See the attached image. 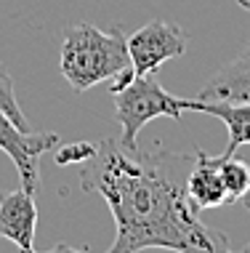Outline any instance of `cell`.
<instances>
[{"label":"cell","mask_w":250,"mask_h":253,"mask_svg":"<svg viewBox=\"0 0 250 253\" xmlns=\"http://www.w3.org/2000/svg\"><path fill=\"white\" fill-rule=\"evenodd\" d=\"M194 160L157 149L128 152L120 141H96V152L80 166V187L109 205L114 243L109 253H133L144 248L221 253L232 243L224 232L200 221L197 205L186 195L184 168Z\"/></svg>","instance_id":"obj_1"},{"label":"cell","mask_w":250,"mask_h":253,"mask_svg":"<svg viewBox=\"0 0 250 253\" xmlns=\"http://www.w3.org/2000/svg\"><path fill=\"white\" fill-rule=\"evenodd\" d=\"M128 64V38L120 27L101 30L91 22H77L64 32L59 70L72 91L83 93L104 80H112Z\"/></svg>","instance_id":"obj_2"},{"label":"cell","mask_w":250,"mask_h":253,"mask_svg":"<svg viewBox=\"0 0 250 253\" xmlns=\"http://www.w3.org/2000/svg\"><path fill=\"white\" fill-rule=\"evenodd\" d=\"M114 99V118L120 123V147L128 152L139 149V133L154 118H173L179 120L186 109V99L168 93L160 80L149 75H136L123 91L112 93Z\"/></svg>","instance_id":"obj_3"},{"label":"cell","mask_w":250,"mask_h":253,"mask_svg":"<svg viewBox=\"0 0 250 253\" xmlns=\"http://www.w3.org/2000/svg\"><path fill=\"white\" fill-rule=\"evenodd\" d=\"M59 141H62V136L53 131H22L0 109V149L13 160V166L19 170V181L27 192H40V157L51 152Z\"/></svg>","instance_id":"obj_4"},{"label":"cell","mask_w":250,"mask_h":253,"mask_svg":"<svg viewBox=\"0 0 250 253\" xmlns=\"http://www.w3.org/2000/svg\"><path fill=\"white\" fill-rule=\"evenodd\" d=\"M186 53V35L179 24L165 19H152L128 38V56L136 75L157 72L165 61Z\"/></svg>","instance_id":"obj_5"},{"label":"cell","mask_w":250,"mask_h":253,"mask_svg":"<svg viewBox=\"0 0 250 253\" xmlns=\"http://www.w3.org/2000/svg\"><path fill=\"white\" fill-rule=\"evenodd\" d=\"M35 229H37V205L35 195L24 187L0 192V237L13 243L24 253L35 251Z\"/></svg>","instance_id":"obj_6"},{"label":"cell","mask_w":250,"mask_h":253,"mask_svg":"<svg viewBox=\"0 0 250 253\" xmlns=\"http://www.w3.org/2000/svg\"><path fill=\"white\" fill-rule=\"evenodd\" d=\"M186 195L197 205V211H213L229 205V195L218 170V157L194 149V160L186 170Z\"/></svg>","instance_id":"obj_7"},{"label":"cell","mask_w":250,"mask_h":253,"mask_svg":"<svg viewBox=\"0 0 250 253\" xmlns=\"http://www.w3.org/2000/svg\"><path fill=\"white\" fill-rule=\"evenodd\" d=\"M186 109L205 112L226 123L229 144L221 157L237 155L240 147L250 144V101H205V99H186Z\"/></svg>","instance_id":"obj_8"},{"label":"cell","mask_w":250,"mask_h":253,"mask_svg":"<svg viewBox=\"0 0 250 253\" xmlns=\"http://www.w3.org/2000/svg\"><path fill=\"white\" fill-rule=\"evenodd\" d=\"M205 101H250V45L237 59L226 61L218 72L200 88Z\"/></svg>","instance_id":"obj_9"},{"label":"cell","mask_w":250,"mask_h":253,"mask_svg":"<svg viewBox=\"0 0 250 253\" xmlns=\"http://www.w3.org/2000/svg\"><path fill=\"white\" fill-rule=\"evenodd\" d=\"M218 157V170H221V179H224L229 203H240L242 197L250 192V166L245 160H237V157Z\"/></svg>","instance_id":"obj_10"},{"label":"cell","mask_w":250,"mask_h":253,"mask_svg":"<svg viewBox=\"0 0 250 253\" xmlns=\"http://www.w3.org/2000/svg\"><path fill=\"white\" fill-rule=\"evenodd\" d=\"M0 109H3L8 118L16 123L22 131H30V120L24 118V112H22V107H19V101H16V91H13V78H11V72L5 70V64L0 61Z\"/></svg>","instance_id":"obj_11"},{"label":"cell","mask_w":250,"mask_h":253,"mask_svg":"<svg viewBox=\"0 0 250 253\" xmlns=\"http://www.w3.org/2000/svg\"><path fill=\"white\" fill-rule=\"evenodd\" d=\"M93 152H96V141H75V144H62L59 141L53 147V160L56 166H83L85 160H91Z\"/></svg>","instance_id":"obj_12"},{"label":"cell","mask_w":250,"mask_h":253,"mask_svg":"<svg viewBox=\"0 0 250 253\" xmlns=\"http://www.w3.org/2000/svg\"><path fill=\"white\" fill-rule=\"evenodd\" d=\"M237 5H240V8H245V11L250 13V0H237Z\"/></svg>","instance_id":"obj_13"},{"label":"cell","mask_w":250,"mask_h":253,"mask_svg":"<svg viewBox=\"0 0 250 253\" xmlns=\"http://www.w3.org/2000/svg\"><path fill=\"white\" fill-rule=\"evenodd\" d=\"M240 203H242V205H245V208H248V211H250V192H248V195H245V197H242V200H240Z\"/></svg>","instance_id":"obj_14"},{"label":"cell","mask_w":250,"mask_h":253,"mask_svg":"<svg viewBox=\"0 0 250 253\" xmlns=\"http://www.w3.org/2000/svg\"><path fill=\"white\" fill-rule=\"evenodd\" d=\"M248 251H250V245H248Z\"/></svg>","instance_id":"obj_15"}]
</instances>
